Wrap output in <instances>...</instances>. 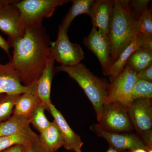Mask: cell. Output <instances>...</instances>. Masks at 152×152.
Returning <instances> with one entry per match:
<instances>
[{"instance_id":"obj_4","label":"cell","mask_w":152,"mask_h":152,"mask_svg":"<svg viewBox=\"0 0 152 152\" xmlns=\"http://www.w3.org/2000/svg\"><path fill=\"white\" fill-rule=\"evenodd\" d=\"M70 1L69 0H23L15 1L24 27L41 26L44 18L53 15L56 8Z\"/></svg>"},{"instance_id":"obj_28","label":"cell","mask_w":152,"mask_h":152,"mask_svg":"<svg viewBox=\"0 0 152 152\" xmlns=\"http://www.w3.org/2000/svg\"><path fill=\"white\" fill-rule=\"evenodd\" d=\"M26 148V152H51L47 151L43 146L40 141L39 137Z\"/></svg>"},{"instance_id":"obj_18","label":"cell","mask_w":152,"mask_h":152,"mask_svg":"<svg viewBox=\"0 0 152 152\" xmlns=\"http://www.w3.org/2000/svg\"><path fill=\"white\" fill-rule=\"evenodd\" d=\"M41 102L37 93H26L19 96L15 104L13 115L28 118Z\"/></svg>"},{"instance_id":"obj_20","label":"cell","mask_w":152,"mask_h":152,"mask_svg":"<svg viewBox=\"0 0 152 152\" xmlns=\"http://www.w3.org/2000/svg\"><path fill=\"white\" fill-rule=\"evenodd\" d=\"M126 65L136 73L152 65V48L142 47L135 51L128 59Z\"/></svg>"},{"instance_id":"obj_26","label":"cell","mask_w":152,"mask_h":152,"mask_svg":"<svg viewBox=\"0 0 152 152\" xmlns=\"http://www.w3.org/2000/svg\"><path fill=\"white\" fill-rule=\"evenodd\" d=\"M152 99V83L138 80L133 88L132 100L137 99Z\"/></svg>"},{"instance_id":"obj_13","label":"cell","mask_w":152,"mask_h":152,"mask_svg":"<svg viewBox=\"0 0 152 152\" xmlns=\"http://www.w3.org/2000/svg\"><path fill=\"white\" fill-rule=\"evenodd\" d=\"M49 112L54 118L61 133L64 140V148L68 151L81 152L84 142L80 137L73 130L62 113L52 103L49 106Z\"/></svg>"},{"instance_id":"obj_17","label":"cell","mask_w":152,"mask_h":152,"mask_svg":"<svg viewBox=\"0 0 152 152\" xmlns=\"http://www.w3.org/2000/svg\"><path fill=\"white\" fill-rule=\"evenodd\" d=\"M39 140L44 148L51 152H57L64 145V140L58 125L54 121L45 130L40 133Z\"/></svg>"},{"instance_id":"obj_5","label":"cell","mask_w":152,"mask_h":152,"mask_svg":"<svg viewBox=\"0 0 152 152\" xmlns=\"http://www.w3.org/2000/svg\"><path fill=\"white\" fill-rule=\"evenodd\" d=\"M98 124L110 132L129 133L134 131L127 108L119 103L115 102L104 104Z\"/></svg>"},{"instance_id":"obj_6","label":"cell","mask_w":152,"mask_h":152,"mask_svg":"<svg viewBox=\"0 0 152 152\" xmlns=\"http://www.w3.org/2000/svg\"><path fill=\"white\" fill-rule=\"evenodd\" d=\"M67 32L59 26L56 40L52 43L51 51L55 61L61 66H71L84 59V53L80 45L70 41Z\"/></svg>"},{"instance_id":"obj_10","label":"cell","mask_w":152,"mask_h":152,"mask_svg":"<svg viewBox=\"0 0 152 152\" xmlns=\"http://www.w3.org/2000/svg\"><path fill=\"white\" fill-rule=\"evenodd\" d=\"M15 1L0 0V30L8 37L10 45L23 35L25 29Z\"/></svg>"},{"instance_id":"obj_3","label":"cell","mask_w":152,"mask_h":152,"mask_svg":"<svg viewBox=\"0 0 152 152\" xmlns=\"http://www.w3.org/2000/svg\"><path fill=\"white\" fill-rule=\"evenodd\" d=\"M129 0H114L108 39L111 50L112 65L123 50L136 36Z\"/></svg>"},{"instance_id":"obj_2","label":"cell","mask_w":152,"mask_h":152,"mask_svg":"<svg viewBox=\"0 0 152 152\" xmlns=\"http://www.w3.org/2000/svg\"><path fill=\"white\" fill-rule=\"evenodd\" d=\"M55 72H64L75 81L83 90L94 110L98 122L109 94L110 83L99 77L82 63L71 66H60L55 68Z\"/></svg>"},{"instance_id":"obj_29","label":"cell","mask_w":152,"mask_h":152,"mask_svg":"<svg viewBox=\"0 0 152 152\" xmlns=\"http://www.w3.org/2000/svg\"><path fill=\"white\" fill-rule=\"evenodd\" d=\"M138 80L152 83V65L143 70L137 73Z\"/></svg>"},{"instance_id":"obj_33","label":"cell","mask_w":152,"mask_h":152,"mask_svg":"<svg viewBox=\"0 0 152 152\" xmlns=\"http://www.w3.org/2000/svg\"><path fill=\"white\" fill-rule=\"evenodd\" d=\"M106 152H130L129 151H117L114 149L110 147H109L108 149L106 151Z\"/></svg>"},{"instance_id":"obj_24","label":"cell","mask_w":152,"mask_h":152,"mask_svg":"<svg viewBox=\"0 0 152 152\" xmlns=\"http://www.w3.org/2000/svg\"><path fill=\"white\" fill-rule=\"evenodd\" d=\"M45 106L41 103L32 112L29 117L30 124L39 133L45 130L51 124L45 114Z\"/></svg>"},{"instance_id":"obj_35","label":"cell","mask_w":152,"mask_h":152,"mask_svg":"<svg viewBox=\"0 0 152 152\" xmlns=\"http://www.w3.org/2000/svg\"><path fill=\"white\" fill-rule=\"evenodd\" d=\"M3 95H4V94H0V98H1V97Z\"/></svg>"},{"instance_id":"obj_15","label":"cell","mask_w":152,"mask_h":152,"mask_svg":"<svg viewBox=\"0 0 152 152\" xmlns=\"http://www.w3.org/2000/svg\"><path fill=\"white\" fill-rule=\"evenodd\" d=\"M152 48V40L143 39L136 35L121 53L115 61L112 64L107 76L115 77L122 72L126 64L128 59L135 51L141 47Z\"/></svg>"},{"instance_id":"obj_1","label":"cell","mask_w":152,"mask_h":152,"mask_svg":"<svg viewBox=\"0 0 152 152\" xmlns=\"http://www.w3.org/2000/svg\"><path fill=\"white\" fill-rule=\"evenodd\" d=\"M51 44L42 25L27 27L23 35L10 44L13 56L7 64L16 71L23 86L37 83L47 64L54 59Z\"/></svg>"},{"instance_id":"obj_31","label":"cell","mask_w":152,"mask_h":152,"mask_svg":"<svg viewBox=\"0 0 152 152\" xmlns=\"http://www.w3.org/2000/svg\"><path fill=\"white\" fill-rule=\"evenodd\" d=\"M1 152H26V150L24 146L19 145L11 147Z\"/></svg>"},{"instance_id":"obj_9","label":"cell","mask_w":152,"mask_h":152,"mask_svg":"<svg viewBox=\"0 0 152 152\" xmlns=\"http://www.w3.org/2000/svg\"><path fill=\"white\" fill-rule=\"evenodd\" d=\"M90 129L96 135L104 139L108 143L109 147L117 151H130L138 148L148 151L150 150L137 134L110 132L102 129L98 124L91 125Z\"/></svg>"},{"instance_id":"obj_12","label":"cell","mask_w":152,"mask_h":152,"mask_svg":"<svg viewBox=\"0 0 152 152\" xmlns=\"http://www.w3.org/2000/svg\"><path fill=\"white\" fill-rule=\"evenodd\" d=\"M37 93V83L25 86L22 84L16 71L0 63V94L18 95Z\"/></svg>"},{"instance_id":"obj_32","label":"cell","mask_w":152,"mask_h":152,"mask_svg":"<svg viewBox=\"0 0 152 152\" xmlns=\"http://www.w3.org/2000/svg\"><path fill=\"white\" fill-rule=\"evenodd\" d=\"M129 151L130 152H148V151L144 149L138 148L134 149Z\"/></svg>"},{"instance_id":"obj_11","label":"cell","mask_w":152,"mask_h":152,"mask_svg":"<svg viewBox=\"0 0 152 152\" xmlns=\"http://www.w3.org/2000/svg\"><path fill=\"white\" fill-rule=\"evenodd\" d=\"M83 41L86 46L97 58L103 74L107 76L112 66L111 50L108 37L92 27L89 34L84 38Z\"/></svg>"},{"instance_id":"obj_25","label":"cell","mask_w":152,"mask_h":152,"mask_svg":"<svg viewBox=\"0 0 152 152\" xmlns=\"http://www.w3.org/2000/svg\"><path fill=\"white\" fill-rule=\"evenodd\" d=\"M20 95L4 94L0 98V123L12 115L16 101Z\"/></svg>"},{"instance_id":"obj_34","label":"cell","mask_w":152,"mask_h":152,"mask_svg":"<svg viewBox=\"0 0 152 152\" xmlns=\"http://www.w3.org/2000/svg\"><path fill=\"white\" fill-rule=\"evenodd\" d=\"M148 152H152V149H150L148 151Z\"/></svg>"},{"instance_id":"obj_21","label":"cell","mask_w":152,"mask_h":152,"mask_svg":"<svg viewBox=\"0 0 152 152\" xmlns=\"http://www.w3.org/2000/svg\"><path fill=\"white\" fill-rule=\"evenodd\" d=\"M28 118L12 115L8 119L0 123V137L23 132L31 129Z\"/></svg>"},{"instance_id":"obj_23","label":"cell","mask_w":152,"mask_h":152,"mask_svg":"<svg viewBox=\"0 0 152 152\" xmlns=\"http://www.w3.org/2000/svg\"><path fill=\"white\" fill-rule=\"evenodd\" d=\"M134 28L136 35L143 39L152 40V10L147 8L134 20Z\"/></svg>"},{"instance_id":"obj_7","label":"cell","mask_w":152,"mask_h":152,"mask_svg":"<svg viewBox=\"0 0 152 152\" xmlns=\"http://www.w3.org/2000/svg\"><path fill=\"white\" fill-rule=\"evenodd\" d=\"M111 79L109 94L105 103H119L127 108L132 102V93L138 80L137 73L129 66L126 65L118 76Z\"/></svg>"},{"instance_id":"obj_16","label":"cell","mask_w":152,"mask_h":152,"mask_svg":"<svg viewBox=\"0 0 152 152\" xmlns=\"http://www.w3.org/2000/svg\"><path fill=\"white\" fill-rule=\"evenodd\" d=\"M55 60H51L47 64L42 74L37 82V94L41 102L49 112V106L52 103L50 99L52 81L56 73Z\"/></svg>"},{"instance_id":"obj_30","label":"cell","mask_w":152,"mask_h":152,"mask_svg":"<svg viewBox=\"0 0 152 152\" xmlns=\"http://www.w3.org/2000/svg\"><path fill=\"white\" fill-rule=\"evenodd\" d=\"M10 47L9 42L6 41L0 35V48L4 51L10 57Z\"/></svg>"},{"instance_id":"obj_27","label":"cell","mask_w":152,"mask_h":152,"mask_svg":"<svg viewBox=\"0 0 152 152\" xmlns=\"http://www.w3.org/2000/svg\"><path fill=\"white\" fill-rule=\"evenodd\" d=\"M151 1L150 0H133L129 1L130 9L134 21L146 9Z\"/></svg>"},{"instance_id":"obj_19","label":"cell","mask_w":152,"mask_h":152,"mask_svg":"<svg viewBox=\"0 0 152 152\" xmlns=\"http://www.w3.org/2000/svg\"><path fill=\"white\" fill-rule=\"evenodd\" d=\"M39 138V135L31 129L15 134L0 137V152L16 145L27 147Z\"/></svg>"},{"instance_id":"obj_8","label":"cell","mask_w":152,"mask_h":152,"mask_svg":"<svg viewBox=\"0 0 152 152\" xmlns=\"http://www.w3.org/2000/svg\"><path fill=\"white\" fill-rule=\"evenodd\" d=\"M127 110L134 130L141 139L152 133V99L134 100L128 106Z\"/></svg>"},{"instance_id":"obj_22","label":"cell","mask_w":152,"mask_h":152,"mask_svg":"<svg viewBox=\"0 0 152 152\" xmlns=\"http://www.w3.org/2000/svg\"><path fill=\"white\" fill-rule=\"evenodd\" d=\"M95 1L94 0L72 1V5L60 26L68 31L71 24L76 17L81 14H87L89 16Z\"/></svg>"},{"instance_id":"obj_14","label":"cell","mask_w":152,"mask_h":152,"mask_svg":"<svg viewBox=\"0 0 152 152\" xmlns=\"http://www.w3.org/2000/svg\"><path fill=\"white\" fill-rule=\"evenodd\" d=\"M114 0H96L93 5L89 17L93 27L108 37Z\"/></svg>"}]
</instances>
